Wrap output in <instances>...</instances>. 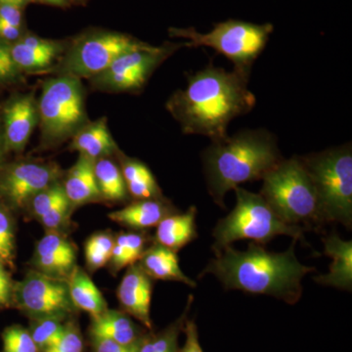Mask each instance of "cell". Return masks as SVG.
<instances>
[{"label": "cell", "instance_id": "6da1fadb", "mask_svg": "<svg viewBox=\"0 0 352 352\" xmlns=\"http://www.w3.org/2000/svg\"><path fill=\"white\" fill-rule=\"evenodd\" d=\"M249 76L210 65L188 78L168 102V110L184 133L208 136L212 141L228 136L231 120L249 113L256 96L248 88Z\"/></svg>", "mask_w": 352, "mask_h": 352}, {"label": "cell", "instance_id": "7a4b0ae2", "mask_svg": "<svg viewBox=\"0 0 352 352\" xmlns=\"http://www.w3.org/2000/svg\"><path fill=\"white\" fill-rule=\"evenodd\" d=\"M283 252H268L263 245L251 243L245 251L231 245L214 252L199 278L212 274L226 289H240L250 294L274 296L295 305L302 295V278L316 270L296 258V242Z\"/></svg>", "mask_w": 352, "mask_h": 352}, {"label": "cell", "instance_id": "3957f363", "mask_svg": "<svg viewBox=\"0 0 352 352\" xmlns=\"http://www.w3.org/2000/svg\"><path fill=\"white\" fill-rule=\"evenodd\" d=\"M282 160L276 138L264 129L212 141L203 154L208 192L217 205L226 208L227 192L242 183L263 179Z\"/></svg>", "mask_w": 352, "mask_h": 352}, {"label": "cell", "instance_id": "277c9868", "mask_svg": "<svg viewBox=\"0 0 352 352\" xmlns=\"http://www.w3.org/2000/svg\"><path fill=\"white\" fill-rule=\"evenodd\" d=\"M263 180L261 195L287 224L316 232L327 224L314 183L300 157L282 160Z\"/></svg>", "mask_w": 352, "mask_h": 352}, {"label": "cell", "instance_id": "5b68a950", "mask_svg": "<svg viewBox=\"0 0 352 352\" xmlns=\"http://www.w3.org/2000/svg\"><path fill=\"white\" fill-rule=\"evenodd\" d=\"M235 208L214 227L212 236L214 252L229 247L238 240L250 239L265 245L279 235L291 236L293 239L305 243V230L289 226L280 219L261 194H254L236 187Z\"/></svg>", "mask_w": 352, "mask_h": 352}, {"label": "cell", "instance_id": "8992f818", "mask_svg": "<svg viewBox=\"0 0 352 352\" xmlns=\"http://www.w3.org/2000/svg\"><path fill=\"white\" fill-rule=\"evenodd\" d=\"M314 183L326 223L352 226L351 145L300 157Z\"/></svg>", "mask_w": 352, "mask_h": 352}, {"label": "cell", "instance_id": "52a82bcc", "mask_svg": "<svg viewBox=\"0 0 352 352\" xmlns=\"http://www.w3.org/2000/svg\"><path fill=\"white\" fill-rule=\"evenodd\" d=\"M272 31L270 24L229 20L219 23L207 34L194 29L175 30L173 34L189 39L187 46H207L217 50L233 62L234 69L250 76L252 64L263 52Z\"/></svg>", "mask_w": 352, "mask_h": 352}, {"label": "cell", "instance_id": "ba28073f", "mask_svg": "<svg viewBox=\"0 0 352 352\" xmlns=\"http://www.w3.org/2000/svg\"><path fill=\"white\" fill-rule=\"evenodd\" d=\"M43 140L57 144L85 126V98L80 78L61 75L44 83L38 104Z\"/></svg>", "mask_w": 352, "mask_h": 352}, {"label": "cell", "instance_id": "9c48e42d", "mask_svg": "<svg viewBox=\"0 0 352 352\" xmlns=\"http://www.w3.org/2000/svg\"><path fill=\"white\" fill-rule=\"evenodd\" d=\"M147 45L149 44L118 32L89 34L72 46L57 72L78 78H94L103 73L120 55Z\"/></svg>", "mask_w": 352, "mask_h": 352}, {"label": "cell", "instance_id": "30bf717a", "mask_svg": "<svg viewBox=\"0 0 352 352\" xmlns=\"http://www.w3.org/2000/svg\"><path fill=\"white\" fill-rule=\"evenodd\" d=\"M18 307L32 318L57 317L64 319L75 310L68 284L39 271H31L13 289Z\"/></svg>", "mask_w": 352, "mask_h": 352}, {"label": "cell", "instance_id": "8fae6325", "mask_svg": "<svg viewBox=\"0 0 352 352\" xmlns=\"http://www.w3.org/2000/svg\"><path fill=\"white\" fill-rule=\"evenodd\" d=\"M179 47L176 44L147 45L118 57L103 73L94 76V85L112 91H134L143 87L154 69Z\"/></svg>", "mask_w": 352, "mask_h": 352}, {"label": "cell", "instance_id": "7c38bea8", "mask_svg": "<svg viewBox=\"0 0 352 352\" xmlns=\"http://www.w3.org/2000/svg\"><path fill=\"white\" fill-rule=\"evenodd\" d=\"M55 164L24 162L13 164L0 176V195L14 208L29 203L36 194L57 182Z\"/></svg>", "mask_w": 352, "mask_h": 352}, {"label": "cell", "instance_id": "4fadbf2b", "mask_svg": "<svg viewBox=\"0 0 352 352\" xmlns=\"http://www.w3.org/2000/svg\"><path fill=\"white\" fill-rule=\"evenodd\" d=\"M1 120L6 151L21 152L38 122V104L31 95L15 97L4 107Z\"/></svg>", "mask_w": 352, "mask_h": 352}, {"label": "cell", "instance_id": "5bb4252c", "mask_svg": "<svg viewBox=\"0 0 352 352\" xmlns=\"http://www.w3.org/2000/svg\"><path fill=\"white\" fill-rule=\"evenodd\" d=\"M153 283L139 264L129 266L118 288V298L126 314L138 319L148 330H152L151 310Z\"/></svg>", "mask_w": 352, "mask_h": 352}, {"label": "cell", "instance_id": "9a60e30c", "mask_svg": "<svg viewBox=\"0 0 352 352\" xmlns=\"http://www.w3.org/2000/svg\"><path fill=\"white\" fill-rule=\"evenodd\" d=\"M76 249L64 236L50 232L36 245L34 264L43 274L57 279L69 277L76 267Z\"/></svg>", "mask_w": 352, "mask_h": 352}, {"label": "cell", "instance_id": "2e32d148", "mask_svg": "<svg viewBox=\"0 0 352 352\" xmlns=\"http://www.w3.org/2000/svg\"><path fill=\"white\" fill-rule=\"evenodd\" d=\"M324 254L332 258L327 274L314 277L316 283L340 289H352V242L344 241L337 233L323 239Z\"/></svg>", "mask_w": 352, "mask_h": 352}, {"label": "cell", "instance_id": "e0dca14e", "mask_svg": "<svg viewBox=\"0 0 352 352\" xmlns=\"http://www.w3.org/2000/svg\"><path fill=\"white\" fill-rule=\"evenodd\" d=\"M61 51V44L36 36H24L10 45L11 57L21 71L45 69Z\"/></svg>", "mask_w": 352, "mask_h": 352}, {"label": "cell", "instance_id": "ac0fdd59", "mask_svg": "<svg viewBox=\"0 0 352 352\" xmlns=\"http://www.w3.org/2000/svg\"><path fill=\"white\" fill-rule=\"evenodd\" d=\"M90 335L91 338L110 340L122 346L138 344L145 336L129 315L110 309L92 318Z\"/></svg>", "mask_w": 352, "mask_h": 352}, {"label": "cell", "instance_id": "d6986e66", "mask_svg": "<svg viewBox=\"0 0 352 352\" xmlns=\"http://www.w3.org/2000/svg\"><path fill=\"white\" fill-rule=\"evenodd\" d=\"M196 215L195 207L189 208L184 214L166 215L156 226L155 240L157 244L178 252L197 239Z\"/></svg>", "mask_w": 352, "mask_h": 352}, {"label": "cell", "instance_id": "ffe728a7", "mask_svg": "<svg viewBox=\"0 0 352 352\" xmlns=\"http://www.w3.org/2000/svg\"><path fill=\"white\" fill-rule=\"evenodd\" d=\"M140 267L152 279L166 280V281L180 282L187 286L195 288L196 282L190 279L183 273L179 266L176 252L164 245L155 244L146 250L141 256Z\"/></svg>", "mask_w": 352, "mask_h": 352}, {"label": "cell", "instance_id": "44dd1931", "mask_svg": "<svg viewBox=\"0 0 352 352\" xmlns=\"http://www.w3.org/2000/svg\"><path fill=\"white\" fill-rule=\"evenodd\" d=\"M173 214L170 205L161 199L138 200L109 214L111 220L134 229L157 226L166 215Z\"/></svg>", "mask_w": 352, "mask_h": 352}, {"label": "cell", "instance_id": "7402d4cb", "mask_svg": "<svg viewBox=\"0 0 352 352\" xmlns=\"http://www.w3.org/2000/svg\"><path fill=\"white\" fill-rule=\"evenodd\" d=\"M94 160L80 156L69 170L63 185L69 203L80 206L100 198L94 173Z\"/></svg>", "mask_w": 352, "mask_h": 352}, {"label": "cell", "instance_id": "603a6c76", "mask_svg": "<svg viewBox=\"0 0 352 352\" xmlns=\"http://www.w3.org/2000/svg\"><path fill=\"white\" fill-rule=\"evenodd\" d=\"M72 147L80 153V156L94 161L107 157L118 150L104 118L80 127L73 136Z\"/></svg>", "mask_w": 352, "mask_h": 352}, {"label": "cell", "instance_id": "cb8c5ba5", "mask_svg": "<svg viewBox=\"0 0 352 352\" xmlns=\"http://www.w3.org/2000/svg\"><path fill=\"white\" fill-rule=\"evenodd\" d=\"M67 284L74 307L88 312L92 318L108 309L107 302L101 292L85 271L75 267Z\"/></svg>", "mask_w": 352, "mask_h": 352}, {"label": "cell", "instance_id": "d4e9b609", "mask_svg": "<svg viewBox=\"0 0 352 352\" xmlns=\"http://www.w3.org/2000/svg\"><path fill=\"white\" fill-rule=\"evenodd\" d=\"M122 173L127 192L136 200L161 199L162 192L156 178L146 164L138 160L126 157L122 162Z\"/></svg>", "mask_w": 352, "mask_h": 352}, {"label": "cell", "instance_id": "484cf974", "mask_svg": "<svg viewBox=\"0 0 352 352\" xmlns=\"http://www.w3.org/2000/svg\"><path fill=\"white\" fill-rule=\"evenodd\" d=\"M94 173L102 198L108 201H124L127 197L126 182L122 170L106 157L94 162Z\"/></svg>", "mask_w": 352, "mask_h": 352}, {"label": "cell", "instance_id": "4316f807", "mask_svg": "<svg viewBox=\"0 0 352 352\" xmlns=\"http://www.w3.org/2000/svg\"><path fill=\"white\" fill-rule=\"evenodd\" d=\"M193 296H189L186 308L182 316L173 322L168 328L157 333L145 335L139 344L138 352H178V338L184 328L190 308L194 300Z\"/></svg>", "mask_w": 352, "mask_h": 352}, {"label": "cell", "instance_id": "83f0119b", "mask_svg": "<svg viewBox=\"0 0 352 352\" xmlns=\"http://www.w3.org/2000/svg\"><path fill=\"white\" fill-rule=\"evenodd\" d=\"M147 238L144 234L138 232L122 233L113 242L110 263L115 270L138 263L146 251Z\"/></svg>", "mask_w": 352, "mask_h": 352}, {"label": "cell", "instance_id": "f1b7e54d", "mask_svg": "<svg viewBox=\"0 0 352 352\" xmlns=\"http://www.w3.org/2000/svg\"><path fill=\"white\" fill-rule=\"evenodd\" d=\"M63 320L64 319L57 317L34 319L30 333L38 346L39 352L59 340L66 328Z\"/></svg>", "mask_w": 352, "mask_h": 352}, {"label": "cell", "instance_id": "f546056e", "mask_svg": "<svg viewBox=\"0 0 352 352\" xmlns=\"http://www.w3.org/2000/svg\"><path fill=\"white\" fill-rule=\"evenodd\" d=\"M113 242L108 234H96L88 239L85 244V254L87 265L92 270L103 267L112 256Z\"/></svg>", "mask_w": 352, "mask_h": 352}, {"label": "cell", "instance_id": "4dcf8cb0", "mask_svg": "<svg viewBox=\"0 0 352 352\" xmlns=\"http://www.w3.org/2000/svg\"><path fill=\"white\" fill-rule=\"evenodd\" d=\"M67 200L68 199L65 194L63 185L56 182L36 194L30 203L32 214L39 219L53 208Z\"/></svg>", "mask_w": 352, "mask_h": 352}, {"label": "cell", "instance_id": "1f68e13d", "mask_svg": "<svg viewBox=\"0 0 352 352\" xmlns=\"http://www.w3.org/2000/svg\"><path fill=\"white\" fill-rule=\"evenodd\" d=\"M2 340L3 352H39L30 331L21 326L7 328Z\"/></svg>", "mask_w": 352, "mask_h": 352}, {"label": "cell", "instance_id": "d6a6232c", "mask_svg": "<svg viewBox=\"0 0 352 352\" xmlns=\"http://www.w3.org/2000/svg\"><path fill=\"white\" fill-rule=\"evenodd\" d=\"M14 232L10 217L0 208V263L12 265L14 258Z\"/></svg>", "mask_w": 352, "mask_h": 352}, {"label": "cell", "instance_id": "836d02e7", "mask_svg": "<svg viewBox=\"0 0 352 352\" xmlns=\"http://www.w3.org/2000/svg\"><path fill=\"white\" fill-rule=\"evenodd\" d=\"M41 352H83V340L74 323H67L64 333L54 344Z\"/></svg>", "mask_w": 352, "mask_h": 352}, {"label": "cell", "instance_id": "e575fe53", "mask_svg": "<svg viewBox=\"0 0 352 352\" xmlns=\"http://www.w3.org/2000/svg\"><path fill=\"white\" fill-rule=\"evenodd\" d=\"M22 71L14 63L10 54V44L0 41V85L19 82Z\"/></svg>", "mask_w": 352, "mask_h": 352}, {"label": "cell", "instance_id": "d590c367", "mask_svg": "<svg viewBox=\"0 0 352 352\" xmlns=\"http://www.w3.org/2000/svg\"><path fill=\"white\" fill-rule=\"evenodd\" d=\"M69 206H71V204L69 203V201H65L50 210L47 214H44L39 220L50 232H55L66 221L67 217H68Z\"/></svg>", "mask_w": 352, "mask_h": 352}, {"label": "cell", "instance_id": "8d00e7d4", "mask_svg": "<svg viewBox=\"0 0 352 352\" xmlns=\"http://www.w3.org/2000/svg\"><path fill=\"white\" fill-rule=\"evenodd\" d=\"M183 332L186 336L184 346L178 352H204L201 349L200 340H199L198 328L195 321L188 320L185 322Z\"/></svg>", "mask_w": 352, "mask_h": 352}, {"label": "cell", "instance_id": "74e56055", "mask_svg": "<svg viewBox=\"0 0 352 352\" xmlns=\"http://www.w3.org/2000/svg\"><path fill=\"white\" fill-rule=\"evenodd\" d=\"M94 344V352H138L139 344L133 346H122L110 340L102 338H91Z\"/></svg>", "mask_w": 352, "mask_h": 352}, {"label": "cell", "instance_id": "f35d334b", "mask_svg": "<svg viewBox=\"0 0 352 352\" xmlns=\"http://www.w3.org/2000/svg\"><path fill=\"white\" fill-rule=\"evenodd\" d=\"M13 289L12 282L4 264L0 263V308L9 305L13 298Z\"/></svg>", "mask_w": 352, "mask_h": 352}, {"label": "cell", "instance_id": "ab89813d", "mask_svg": "<svg viewBox=\"0 0 352 352\" xmlns=\"http://www.w3.org/2000/svg\"><path fill=\"white\" fill-rule=\"evenodd\" d=\"M0 21L13 27L21 28L22 13L20 7L12 4H0Z\"/></svg>", "mask_w": 352, "mask_h": 352}, {"label": "cell", "instance_id": "60d3db41", "mask_svg": "<svg viewBox=\"0 0 352 352\" xmlns=\"http://www.w3.org/2000/svg\"><path fill=\"white\" fill-rule=\"evenodd\" d=\"M21 38V28L13 27L6 22L0 21V41L8 43L10 41H17Z\"/></svg>", "mask_w": 352, "mask_h": 352}, {"label": "cell", "instance_id": "b9f144b4", "mask_svg": "<svg viewBox=\"0 0 352 352\" xmlns=\"http://www.w3.org/2000/svg\"><path fill=\"white\" fill-rule=\"evenodd\" d=\"M6 151V145H4L3 131H2V120L0 118V166H1L2 160H3L4 152Z\"/></svg>", "mask_w": 352, "mask_h": 352}, {"label": "cell", "instance_id": "7bdbcfd3", "mask_svg": "<svg viewBox=\"0 0 352 352\" xmlns=\"http://www.w3.org/2000/svg\"><path fill=\"white\" fill-rule=\"evenodd\" d=\"M28 0H0V4H12V6L21 7Z\"/></svg>", "mask_w": 352, "mask_h": 352}, {"label": "cell", "instance_id": "ee69618b", "mask_svg": "<svg viewBox=\"0 0 352 352\" xmlns=\"http://www.w3.org/2000/svg\"><path fill=\"white\" fill-rule=\"evenodd\" d=\"M41 1L46 2V3L53 4V6H64L68 3V0H41Z\"/></svg>", "mask_w": 352, "mask_h": 352}]
</instances>
